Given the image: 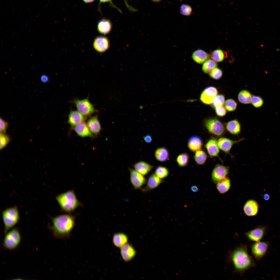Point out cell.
Segmentation results:
<instances>
[{
    "instance_id": "cell-1",
    "label": "cell",
    "mask_w": 280,
    "mask_h": 280,
    "mask_svg": "<svg viewBox=\"0 0 280 280\" xmlns=\"http://www.w3.org/2000/svg\"><path fill=\"white\" fill-rule=\"evenodd\" d=\"M76 216L68 213L50 216L52 224H48V229L57 239L62 240L69 238L76 225Z\"/></svg>"
},
{
    "instance_id": "cell-2",
    "label": "cell",
    "mask_w": 280,
    "mask_h": 280,
    "mask_svg": "<svg viewBox=\"0 0 280 280\" xmlns=\"http://www.w3.org/2000/svg\"><path fill=\"white\" fill-rule=\"evenodd\" d=\"M248 249L247 245L244 244L230 251L228 254V261L233 265L234 271L240 274L256 266L253 257L248 253Z\"/></svg>"
},
{
    "instance_id": "cell-3",
    "label": "cell",
    "mask_w": 280,
    "mask_h": 280,
    "mask_svg": "<svg viewBox=\"0 0 280 280\" xmlns=\"http://www.w3.org/2000/svg\"><path fill=\"white\" fill-rule=\"evenodd\" d=\"M55 199L60 206L61 212L71 214L83 205L78 199L74 190H71L57 195Z\"/></svg>"
},
{
    "instance_id": "cell-4",
    "label": "cell",
    "mask_w": 280,
    "mask_h": 280,
    "mask_svg": "<svg viewBox=\"0 0 280 280\" xmlns=\"http://www.w3.org/2000/svg\"><path fill=\"white\" fill-rule=\"evenodd\" d=\"M2 216L4 226L3 232L4 234L14 227L20 220L18 208L16 206L3 211Z\"/></svg>"
},
{
    "instance_id": "cell-5",
    "label": "cell",
    "mask_w": 280,
    "mask_h": 280,
    "mask_svg": "<svg viewBox=\"0 0 280 280\" xmlns=\"http://www.w3.org/2000/svg\"><path fill=\"white\" fill-rule=\"evenodd\" d=\"M22 239L20 230L17 227H14L5 234L2 241L3 246L9 250H14L19 246Z\"/></svg>"
},
{
    "instance_id": "cell-6",
    "label": "cell",
    "mask_w": 280,
    "mask_h": 280,
    "mask_svg": "<svg viewBox=\"0 0 280 280\" xmlns=\"http://www.w3.org/2000/svg\"><path fill=\"white\" fill-rule=\"evenodd\" d=\"M73 103L77 110L86 117L90 116L96 111L88 98L81 100L75 99Z\"/></svg>"
},
{
    "instance_id": "cell-7",
    "label": "cell",
    "mask_w": 280,
    "mask_h": 280,
    "mask_svg": "<svg viewBox=\"0 0 280 280\" xmlns=\"http://www.w3.org/2000/svg\"><path fill=\"white\" fill-rule=\"evenodd\" d=\"M204 124L208 131L215 135L220 136L225 132V129L223 124L216 118H211L206 120Z\"/></svg>"
},
{
    "instance_id": "cell-8",
    "label": "cell",
    "mask_w": 280,
    "mask_h": 280,
    "mask_svg": "<svg viewBox=\"0 0 280 280\" xmlns=\"http://www.w3.org/2000/svg\"><path fill=\"white\" fill-rule=\"evenodd\" d=\"M269 245V243L268 242H256L251 246L252 255L257 260H259L267 253Z\"/></svg>"
},
{
    "instance_id": "cell-9",
    "label": "cell",
    "mask_w": 280,
    "mask_h": 280,
    "mask_svg": "<svg viewBox=\"0 0 280 280\" xmlns=\"http://www.w3.org/2000/svg\"><path fill=\"white\" fill-rule=\"evenodd\" d=\"M268 228L265 226H258L245 233L247 238L250 241L257 242L260 241L265 235Z\"/></svg>"
},
{
    "instance_id": "cell-10",
    "label": "cell",
    "mask_w": 280,
    "mask_h": 280,
    "mask_svg": "<svg viewBox=\"0 0 280 280\" xmlns=\"http://www.w3.org/2000/svg\"><path fill=\"white\" fill-rule=\"evenodd\" d=\"M229 172V168L228 167L219 164L216 165L212 173V179L213 181L216 183L220 180L226 177Z\"/></svg>"
},
{
    "instance_id": "cell-11",
    "label": "cell",
    "mask_w": 280,
    "mask_h": 280,
    "mask_svg": "<svg viewBox=\"0 0 280 280\" xmlns=\"http://www.w3.org/2000/svg\"><path fill=\"white\" fill-rule=\"evenodd\" d=\"M218 92L217 89L213 86L206 88L201 93L200 99L201 101L206 104H211L213 102Z\"/></svg>"
},
{
    "instance_id": "cell-12",
    "label": "cell",
    "mask_w": 280,
    "mask_h": 280,
    "mask_svg": "<svg viewBox=\"0 0 280 280\" xmlns=\"http://www.w3.org/2000/svg\"><path fill=\"white\" fill-rule=\"evenodd\" d=\"M131 182L135 189L140 188L146 182V179L143 175L135 170L129 168Z\"/></svg>"
},
{
    "instance_id": "cell-13",
    "label": "cell",
    "mask_w": 280,
    "mask_h": 280,
    "mask_svg": "<svg viewBox=\"0 0 280 280\" xmlns=\"http://www.w3.org/2000/svg\"><path fill=\"white\" fill-rule=\"evenodd\" d=\"M243 139L242 138L237 140H233L225 137H220L217 140V142L219 149L226 153H228L233 145Z\"/></svg>"
},
{
    "instance_id": "cell-14",
    "label": "cell",
    "mask_w": 280,
    "mask_h": 280,
    "mask_svg": "<svg viewBox=\"0 0 280 280\" xmlns=\"http://www.w3.org/2000/svg\"><path fill=\"white\" fill-rule=\"evenodd\" d=\"M93 47L97 52L102 53L109 48V43L108 38L104 36H99L95 39L93 42Z\"/></svg>"
},
{
    "instance_id": "cell-15",
    "label": "cell",
    "mask_w": 280,
    "mask_h": 280,
    "mask_svg": "<svg viewBox=\"0 0 280 280\" xmlns=\"http://www.w3.org/2000/svg\"><path fill=\"white\" fill-rule=\"evenodd\" d=\"M120 252L123 259L126 262L132 259L136 253L133 246L128 243L121 248Z\"/></svg>"
},
{
    "instance_id": "cell-16",
    "label": "cell",
    "mask_w": 280,
    "mask_h": 280,
    "mask_svg": "<svg viewBox=\"0 0 280 280\" xmlns=\"http://www.w3.org/2000/svg\"><path fill=\"white\" fill-rule=\"evenodd\" d=\"M165 182L157 176L155 173L153 174L149 177L147 185L145 187L142 189V191L144 192H146L155 188L161 184Z\"/></svg>"
},
{
    "instance_id": "cell-17",
    "label": "cell",
    "mask_w": 280,
    "mask_h": 280,
    "mask_svg": "<svg viewBox=\"0 0 280 280\" xmlns=\"http://www.w3.org/2000/svg\"><path fill=\"white\" fill-rule=\"evenodd\" d=\"M86 117L78 110L71 111L68 116V122L72 128L82 122H85Z\"/></svg>"
},
{
    "instance_id": "cell-18",
    "label": "cell",
    "mask_w": 280,
    "mask_h": 280,
    "mask_svg": "<svg viewBox=\"0 0 280 280\" xmlns=\"http://www.w3.org/2000/svg\"><path fill=\"white\" fill-rule=\"evenodd\" d=\"M259 205L257 202L253 200L247 201L243 207V211L245 214L248 216L256 215L258 213Z\"/></svg>"
},
{
    "instance_id": "cell-19",
    "label": "cell",
    "mask_w": 280,
    "mask_h": 280,
    "mask_svg": "<svg viewBox=\"0 0 280 280\" xmlns=\"http://www.w3.org/2000/svg\"><path fill=\"white\" fill-rule=\"evenodd\" d=\"M77 135L82 137H94L89 129L87 123L83 122L72 128Z\"/></svg>"
},
{
    "instance_id": "cell-20",
    "label": "cell",
    "mask_w": 280,
    "mask_h": 280,
    "mask_svg": "<svg viewBox=\"0 0 280 280\" xmlns=\"http://www.w3.org/2000/svg\"><path fill=\"white\" fill-rule=\"evenodd\" d=\"M86 123L90 131L93 135H97L100 133L101 128L97 116L91 117Z\"/></svg>"
},
{
    "instance_id": "cell-21",
    "label": "cell",
    "mask_w": 280,
    "mask_h": 280,
    "mask_svg": "<svg viewBox=\"0 0 280 280\" xmlns=\"http://www.w3.org/2000/svg\"><path fill=\"white\" fill-rule=\"evenodd\" d=\"M215 138L209 139L205 145L206 148L209 155L211 157H218L219 148Z\"/></svg>"
},
{
    "instance_id": "cell-22",
    "label": "cell",
    "mask_w": 280,
    "mask_h": 280,
    "mask_svg": "<svg viewBox=\"0 0 280 280\" xmlns=\"http://www.w3.org/2000/svg\"><path fill=\"white\" fill-rule=\"evenodd\" d=\"M202 145V141L201 139L197 136H191L189 138L188 141V147L191 151L193 152H195L201 150Z\"/></svg>"
},
{
    "instance_id": "cell-23",
    "label": "cell",
    "mask_w": 280,
    "mask_h": 280,
    "mask_svg": "<svg viewBox=\"0 0 280 280\" xmlns=\"http://www.w3.org/2000/svg\"><path fill=\"white\" fill-rule=\"evenodd\" d=\"M112 24L110 21L107 19L103 18L98 22L97 29L101 34L106 35L109 33L112 29Z\"/></svg>"
},
{
    "instance_id": "cell-24",
    "label": "cell",
    "mask_w": 280,
    "mask_h": 280,
    "mask_svg": "<svg viewBox=\"0 0 280 280\" xmlns=\"http://www.w3.org/2000/svg\"><path fill=\"white\" fill-rule=\"evenodd\" d=\"M128 237L125 234L122 233L115 234L113 237L112 241L116 247L121 248L128 243Z\"/></svg>"
},
{
    "instance_id": "cell-25",
    "label": "cell",
    "mask_w": 280,
    "mask_h": 280,
    "mask_svg": "<svg viewBox=\"0 0 280 280\" xmlns=\"http://www.w3.org/2000/svg\"><path fill=\"white\" fill-rule=\"evenodd\" d=\"M133 167L136 171L143 176L148 174L153 167L143 161H140L135 164Z\"/></svg>"
},
{
    "instance_id": "cell-26",
    "label": "cell",
    "mask_w": 280,
    "mask_h": 280,
    "mask_svg": "<svg viewBox=\"0 0 280 280\" xmlns=\"http://www.w3.org/2000/svg\"><path fill=\"white\" fill-rule=\"evenodd\" d=\"M192 57L195 62L201 64L204 63L208 59L209 55L203 50L199 49L193 53Z\"/></svg>"
},
{
    "instance_id": "cell-27",
    "label": "cell",
    "mask_w": 280,
    "mask_h": 280,
    "mask_svg": "<svg viewBox=\"0 0 280 280\" xmlns=\"http://www.w3.org/2000/svg\"><path fill=\"white\" fill-rule=\"evenodd\" d=\"M226 127L228 131L233 135H237L241 131L240 124L238 121L236 120H231L227 122Z\"/></svg>"
},
{
    "instance_id": "cell-28",
    "label": "cell",
    "mask_w": 280,
    "mask_h": 280,
    "mask_svg": "<svg viewBox=\"0 0 280 280\" xmlns=\"http://www.w3.org/2000/svg\"><path fill=\"white\" fill-rule=\"evenodd\" d=\"M156 159L158 161L163 162L166 161L169 158V153L167 149L165 147H160L157 149L155 153Z\"/></svg>"
},
{
    "instance_id": "cell-29",
    "label": "cell",
    "mask_w": 280,
    "mask_h": 280,
    "mask_svg": "<svg viewBox=\"0 0 280 280\" xmlns=\"http://www.w3.org/2000/svg\"><path fill=\"white\" fill-rule=\"evenodd\" d=\"M216 184L217 190L222 194L227 192L230 189L231 185L230 180L227 177L220 180Z\"/></svg>"
},
{
    "instance_id": "cell-30",
    "label": "cell",
    "mask_w": 280,
    "mask_h": 280,
    "mask_svg": "<svg viewBox=\"0 0 280 280\" xmlns=\"http://www.w3.org/2000/svg\"><path fill=\"white\" fill-rule=\"evenodd\" d=\"M252 95L251 93L246 90H243L239 94L238 98L240 102L244 104L251 102Z\"/></svg>"
},
{
    "instance_id": "cell-31",
    "label": "cell",
    "mask_w": 280,
    "mask_h": 280,
    "mask_svg": "<svg viewBox=\"0 0 280 280\" xmlns=\"http://www.w3.org/2000/svg\"><path fill=\"white\" fill-rule=\"evenodd\" d=\"M207 158V154L204 151L201 150L195 152L194 159L197 164L199 165L204 164L205 163Z\"/></svg>"
},
{
    "instance_id": "cell-32",
    "label": "cell",
    "mask_w": 280,
    "mask_h": 280,
    "mask_svg": "<svg viewBox=\"0 0 280 280\" xmlns=\"http://www.w3.org/2000/svg\"><path fill=\"white\" fill-rule=\"evenodd\" d=\"M217 64L215 61L212 59H208L204 63L202 69L205 73L210 74L212 71L216 67Z\"/></svg>"
},
{
    "instance_id": "cell-33",
    "label": "cell",
    "mask_w": 280,
    "mask_h": 280,
    "mask_svg": "<svg viewBox=\"0 0 280 280\" xmlns=\"http://www.w3.org/2000/svg\"><path fill=\"white\" fill-rule=\"evenodd\" d=\"M189 157L188 154L184 153L179 155L177 157L176 162L178 165L181 167L186 166L188 163Z\"/></svg>"
},
{
    "instance_id": "cell-34",
    "label": "cell",
    "mask_w": 280,
    "mask_h": 280,
    "mask_svg": "<svg viewBox=\"0 0 280 280\" xmlns=\"http://www.w3.org/2000/svg\"><path fill=\"white\" fill-rule=\"evenodd\" d=\"M155 174L161 179L166 178L169 175V171L168 169L162 166H158L155 170Z\"/></svg>"
},
{
    "instance_id": "cell-35",
    "label": "cell",
    "mask_w": 280,
    "mask_h": 280,
    "mask_svg": "<svg viewBox=\"0 0 280 280\" xmlns=\"http://www.w3.org/2000/svg\"><path fill=\"white\" fill-rule=\"evenodd\" d=\"M211 57L215 61L217 62L222 61L224 57V54L221 50L218 49L213 51L212 53Z\"/></svg>"
},
{
    "instance_id": "cell-36",
    "label": "cell",
    "mask_w": 280,
    "mask_h": 280,
    "mask_svg": "<svg viewBox=\"0 0 280 280\" xmlns=\"http://www.w3.org/2000/svg\"><path fill=\"white\" fill-rule=\"evenodd\" d=\"M237 106L236 103L232 99H227L225 102V107L226 109L229 111L235 110Z\"/></svg>"
},
{
    "instance_id": "cell-37",
    "label": "cell",
    "mask_w": 280,
    "mask_h": 280,
    "mask_svg": "<svg viewBox=\"0 0 280 280\" xmlns=\"http://www.w3.org/2000/svg\"><path fill=\"white\" fill-rule=\"evenodd\" d=\"M225 102V98L222 94L217 95L212 103L211 104L212 107L215 108L219 106H223Z\"/></svg>"
},
{
    "instance_id": "cell-38",
    "label": "cell",
    "mask_w": 280,
    "mask_h": 280,
    "mask_svg": "<svg viewBox=\"0 0 280 280\" xmlns=\"http://www.w3.org/2000/svg\"><path fill=\"white\" fill-rule=\"evenodd\" d=\"M251 103L255 107L259 108L263 105L264 101L260 96L252 95Z\"/></svg>"
},
{
    "instance_id": "cell-39",
    "label": "cell",
    "mask_w": 280,
    "mask_h": 280,
    "mask_svg": "<svg viewBox=\"0 0 280 280\" xmlns=\"http://www.w3.org/2000/svg\"><path fill=\"white\" fill-rule=\"evenodd\" d=\"M0 149L2 150L5 147L10 141V138L5 133H0Z\"/></svg>"
},
{
    "instance_id": "cell-40",
    "label": "cell",
    "mask_w": 280,
    "mask_h": 280,
    "mask_svg": "<svg viewBox=\"0 0 280 280\" xmlns=\"http://www.w3.org/2000/svg\"><path fill=\"white\" fill-rule=\"evenodd\" d=\"M180 13L186 16H189L191 14L192 9L191 7L188 5L183 4L180 6Z\"/></svg>"
},
{
    "instance_id": "cell-41",
    "label": "cell",
    "mask_w": 280,
    "mask_h": 280,
    "mask_svg": "<svg viewBox=\"0 0 280 280\" xmlns=\"http://www.w3.org/2000/svg\"><path fill=\"white\" fill-rule=\"evenodd\" d=\"M209 74L210 76L213 79L218 80L221 77L222 72L221 69L216 67Z\"/></svg>"
},
{
    "instance_id": "cell-42",
    "label": "cell",
    "mask_w": 280,
    "mask_h": 280,
    "mask_svg": "<svg viewBox=\"0 0 280 280\" xmlns=\"http://www.w3.org/2000/svg\"><path fill=\"white\" fill-rule=\"evenodd\" d=\"M215 113L216 115L219 117H223L226 114V109L223 106H219L215 108Z\"/></svg>"
},
{
    "instance_id": "cell-43",
    "label": "cell",
    "mask_w": 280,
    "mask_h": 280,
    "mask_svg": "<svg viewBox=\"0 0 280 280\" xmlns=\"http://www.w3.org/2000/svg\"><path fill=\"white\" fill-rule=\"evenodd\" d=\"M8 123L2 118H0V131L1 133H5L8 129Z\"/></svg>"
},
{
    "instance_id": "cell-44",
    "label": "cell",
    "mask_w": 280,
    "mask_h": 280,
    "mask_svg": "<svg viewBox=\"0 0 280 280\" xmlns=\"http://www.w3.org/2000/svg\"><path fill=\"white\" fill-rule=\"evenodd\" d=\"M100 3H102L108 2L110 5L113 7L117 9L121 13L122 12V11L118 7H117L113 3L112 0H99Z\"/></svg>"
},
{
    "instance_id": "cell-45",
    "label": "cell",
    "mask_w": 280,
    "mask_h": 280,
    "mask_svg": "<svg viewBox=\"0 0 280 280\" xmlns=\"http://www.w3.org/2000/svg\"><path fill=\"white\" fill-rule=\"evenodd\" d=\"M145 142L147 143H150L152 141L151 136L149 135H147L143 137Z\"/></svg>"
},
{
    "instance_id": "cell-46",
    "label": "cell",
    "mask_w": 280,
    "mask_h": 280,
    "mask_svg": "<svg viewBox=\"0 0 280 280\" xmlns=\"http://www.w3.org/2000/svg\"><path fill=\"white\" fill-rule=\"evenodd\" d=\"M41 81L43 82H48L49 80L48 77L46 75L43 74L41 75L40 78Z\"/></svg>"
},
{
    "instance_id": "cell-47",
    "label": "cell",
    "mask_w": 280,
    "mask_h": 280,
    "mask_svg": "<svg viewBox=\"0 0 280 280\" xmlns=\"http://www.w3.org/2000/svg\"><path fill=\"white\" fill-rule=\"evenodd\" d=\"M127 1V0H124L125 4L128 9L132 11H137L136 9L133 8L128 4Z\"/></svg>"
},
{
    "instance_id": "cell-48",
    "label": "cell",
    "mask_w": 280,
    "mask_h": 280,
    "mask_svg": "<svg viewBox=\"0 0 280 280\" xmlns=\"http://www.w3.org/2000/svg\"><path fill=\"white\" fill-rule=\"evenodd\" d=\"M191 190L192 192L195 193L198 191L199 188L197 186L193 185L191 187Z\"/></svg>"
},
{
    "instance_id": "cell-49",
    "label": "cell",
    "mask_w": 280,
    "mask_h": 280,
    "mask_svg": "<svg viewBox=\"0 0 280 280\" xmlns=\"http://www.w3.org/2000/svg\"><path fill=\"white\" fill-rule=\"evenodd\" d=\"M263 198L264 200L266 201L268 200L270 198V195L268 193H265L264 194Z\"/></svg>"
},
{
    "instance_id": "cell-50",
    "label": "cell",
    "mask_w": 280,
    "mask_h": 280,
    "mask_svg": "<svg viewBox=\"0 0 280 280\" xmlns=\"http://www.w3.org/2000/svg\"><path fill=\"white\" fill-rule=\"evenodd\" d=\"M84 2L86 3H89L92 2L95 0H83Z\"/></svg>"
},
{
    "instance_id": "cell-51",
    "label": "cell",
    "mask_w": 280,
    "mask_h": 280,
    "mask_svg": "<svg viewBox=\"0 0 280 280\" xmlns=\"http://www.w3.org/2000/svg\"><path fill=\"white\" fill-rule=\"evenodd\" d=\"M151 1L155 2H159L161 0H151Z\"/></svg>"
}]
</instances>
